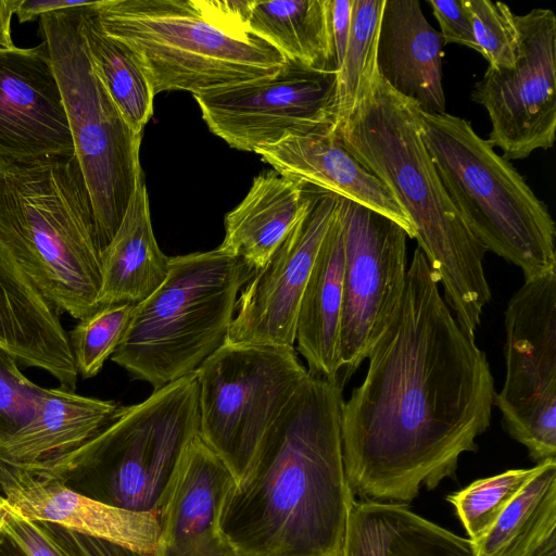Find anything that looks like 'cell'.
<instances>
[{
    "mask_svg": "<svg viewBox=\"0 0 556 556\" xmlns=\"http://www.w3.org/2000/svg\"><path fill=\"white\" fill-rule=\"evenodd\" d=\"M364 381L343 402L342 453L353 492L409 503L455 477L477 450L495 395L490 365L443 300L417 247L401 300L372 346Z\"/></svg>",
    "mask_w": 556,
    "mask_h": 556,
    "instance_id": "cell-1",
    "label": "cell"
},
{
    "mask_svg": "<svg viewBox=\"0 0 556 556\" xmlns=\"http://www.w3.org/2000/svg\"><path fill=\"white\" fill-rule=\"evenodd\" d=\"M343 386L308 374L218 519L240 556H341L354 492L342 453Z\"/></svg>",
    "mask_w": 556,
    "mask_h": 556,
    "instance_id": "cell-2",
    "label": "cell"
},
{
    "mask_svg": "<svg viewBox=\"0 0 556 556\" xmlns=\"http://www.w3.org/2000/svg\"><path fill=\"white\" fill-rule=\"evenodd\" d=\"M345 149L394 195L446 304L475 338L491 291L484 248L447 194L419 131V106L378 74L376 59L350 112L333 123Z\"/></svg>",
    "mask_w": 556,
    "mask_h": 556,
    "instance_id": "cell-3",
    "label": "cell"
},
{
    "mask_svg": "<svg viewBox=\"0 0 556 556\" xmlns=\"http://www.w3.org/2000/svg\"><path fill=\"white\" fill-rule=\"evenodd\" d=\"M250 0H102L103 30L139 61L154 96H193L277 73L287 59L248 26Z\"/></svg>",
    "mask_w": 556,
    "mask_h": 556,
    "instance_id": "cell-4",
    "label": "cell"
},
{
    "mask_svg": "<svg viewBox=\"0 0 556 556\" xmlns=\"http://www.w3.org/2000/svg\"><path fill=\"white\" fill-rule=\"evenodd\" d=\"M0 238L59 313L99 307L102 249L75 153L0 164Z\"/></svg>",
    "mask_w": 556,
    "mask_h": 556,
    "instance_id": "cell-5",
    "label": "cell"
},
{
    "mask_svg": "<svg viewBox=\"0 0 556 556\" xmlns=\"http://www.w3.org/2000/svg\"><path fill=\"white\" fill-rule=\"evenodd\" d=\"M198 397L193 372L154 390L138 404L118 406L104 427L77 448L15 468L58 480L110 506L160 515L199 433Z\"/></svg>",
    "mask_w": 556,
    "mask_h": 556,
    "instance_id": "cell-6",
    "label": "cell"
},
{
    "mask_svg": "<svg viewBox=\"0 0 556 556\" xmlns=\"http://www.w3.org/2000/svg\"><path fill=\"white\" fill-rule=\"evenodd\" d=\"M419 131L464 223L484 248L525 279L556 269V228L521 174L467 119L419 109Z\"/></svg>",
    "mask_w": 556,
    "mask_h": 556,
    "instance_id": "cell-7",
    "label": "cell"
},
{
    "mask_svg": "<svg viewBox=\"0 0 556 556\" xmlns=\"http://www.w3.org/2000/svg\"><path fill=\"white\" fill-rule=\"evenodd\" d=\"M254 273L218 248L170 257L166 279L136 304L112 361L154 390L193 374L225 343L238 292Z\"/></svg>",
    "mask_w": 556,
    "mask_h": 556,
    "instance_id": "cell-8",
    "label": "cell"
},
{
    "mask_svg": "<svg viewBox=\"0 0 556 556\" xmlns=\"http://www.w3.org/2000/svg\"><path fill=\"white\" fill-rule=\"evenodd\" d=\"M86 8L40 16L39 34L56 76L103 252L143 174L139 161L142 134L130 127L93 70L83 31Z\"/></svg>",
    "mask_w": 556,
    "mask_h": 556,
    "instance_id": "cell-9",
    "label": "cell"
},
{
    "mask_svg": "<svg viewBox=\"0 0 556 556\" xmlns=\"http://www.w3.org/2000/svg\"><path fill=\"white\" fill-rule=\"evenodd\" d=\"M194 372L198 434L239 484L307 369L293 346L225 341Z\"/></svg>",
    "mask_w": 556,
    "mask_h": 556,
    "instance_id": "cell-10",
    "label": "cell"
},
{
    "mask_svg": "<svg viewBox=\"0 0 556 556\" xmlns=\"http://www.w3.org/2000/svg\"><path fill=\"white\" fill-rule=\"evenodd\" d=\"M504 326L506 375L493 405L534 462L556 458V269L525 279Z\"/></svg>",
    "mask_w": 556,
    "mask_h": 556,
    "instance_id": "cell-11",
    "label": "cell"
},
{
    "mask_svg": "<svg viewBox=\"0 0 556 556\" xmlns=\"http://www.w3.org/2000/svg\"><path fill=\"white\" fill-rule=\"evenodd\" d=\"M344 242L340 329L342 386L368 357L401 300L406 278V231L390 218L339 197Z\"/></svg>",
    "mask_w": 556,
    "mask_h": 556,
    "instance_id": "cell-12",
    "label": "cell"
},
{
    "mask_svg": "<svg viewBox=\"0 0 556 556\" xmlns=\"http://www.w3.org/2000/svg\"><path fill=\"white\" fill-rule=\"evenodd\" d=\"M515 20L519 42L514 66H488L471 91L491 122L488 141L507 161L552 148L556 132V16L535 8Z\"/></svg>",
    "mask_w": 556,
    "mask_h": 556,
    "instance_id": "cell-13",
    "label": "cell"
},
{
    "mask_svg": "<svg viewBox=\"0 0 556 556\" xmlns=\"http://www.w3.org/2000/svg\"><path fill=\"white\" fill-rule=\"evenodd\" d=\"M336 74L287 60L275 74L193 96L208 129L254 152L333 122Z\"/></svg>",
    "mask_w": 556,
    "mask_h": 556,
    "instance_id": "cell-14",
    "label": "cell"
},
{
    "mask_svg": "<svg viewBox=\"0 0 556 556\" xmlns=\"http://www.w3.org/2000/svg\"><path fill=\"white\" fill-rule=\"evenodd\" d=\"M338 206L337 194L309 186L302 217L248 280L226 341L293 346L301 298Z\"/></svg>",
    "mask_w": 556,
    "mask_h": 556,
    "instance_id": "cell-15",
    "label": "cell"
},
{
    "mask_svg": "<svg viewBox=\"0 0 556 556\" xmlns=\"http://www.w3.org/2000/svg\"><path fill=\"white\" fill-rule=\"evenodd\" d=\"M74 154L47 45L0 50V164Z\"/></svg>",
    "mask_w": 556,
    "mask_h": 556,
    "instance_id": "cell-16",
    "label": "cell"
},
{
    "mask_svg": "<svg viewBox=\"0 0 556 556\" xmlns=\"http://www.w3.org/2000/svg\"><path fill=\"white\" fill-rule=\"evenodd\" d=\"M0 490L9 507L26 519L50 522L140 553L156 551L161 530L157 514L110 506L58 480L2 464Z\"/></svg>",
    "mask_w": 556,
    "mask_h": 556,
    "instance_id": "cell-17",
    "label": "cell"
},
{
    "mask_svg": "<svg viewBox=\"0 0 556 556\" xmlns=\"http://www.w3.org/2000/svg\"><path fill=\"white\" fill-rule=\"evenodd\" d=\"M254 152L282 176L377 212L414 239L413 226L394 195L345 149L333 122L262 146Z\"/></svg>",
    "mask_w": 556,
    "mask_h": 556,
    "instance_id": "cell-18",
    "label": "cell"
},
{
    "mask_svg": "<svg viewBox=\"0 0 556 556\" xmlns=\"http://www.w3.org/2000/svg\"><path fill=\"white\" fill-rule=\"evenodd\" d=\"M233 483L229 469L198 434L160 514L156 556H240L218 528Z\"/></svg>",
    "mask_w": 556,
    "mask_h": 556,
    "instance_id": "cell-19",
    "label": "cell"
},
{
    "mask_svg": "<svg viewBox=\"0 0 556 556\" xmlns=\"http://www.w3.org/2000/svg\"><path fill=\"white\" fill-rule=\"evenodd\" d=\"M0 346L24 367L43 369L75 391L78 374L60 313L0 238Z\"/></svg>",
    "mask_w": 556,
    "mask_h": 556,
    "instance_id": "cell-20",
    "label": "cell"
},
{
    "mask_svg": "<svg viewBox=\"0 0 556 556\" xmlns=\"http://www.w3.org/2000/svg\"><path fill=\"white\" fill-rule=\"evenodd\" d=\"M443 39L417 0H384L376 47L379 76L428 114L445 113Z\"/></svg>",
    "mask_w": 556,
    "mask_h": 556,
    "instance_id": "cell-21",
    "label": "cell"
},
{
    "mask_svg": "<svg viewBox=\"0 0 556 556\" xmlns=\"http://www.w3.org/2000/svg\"><path fill=\"white\" fill-rule=\"evenodd\" d=\"M343 271L344 242L337 211L301 298L295 341L309 375L338 382Z\"/></svg>",
    "mask_w": 556,
    "mask_h": 556,
    "instance_id": "cell-22",
    "label": "cell"
},
{
    "mask_svg": "<svg viewBox=\"0 0 556 556\" xmlns=\"http://www.w3.org/2000/svg\"><path fill=\"white\" fill-rule=\"evenodd\" d=\"M309 186L274 169L255 176L242 201L225 216L218 247L251 270L262 268L306 210Z\"/></svg>",
    "mask_w": 556,
    "mask_h": 556,
    "instance_id": "cell-23",
    "label": "cell"
},
{
    "mask_svg": "<svg viewBox=\"0 0 556 556\" xmlns=\"http://www.w3.org/2000/svg\"><path fill=\"white\" fill-rule=\"evenodd\" d=\"M117 408L113 401L45 388L29 422L0 440V464L28 467L62 456L100 431Z\"/></svg>",
    "mask_w": 556,
    "mask_h": 556,
    "instance_id": "cell-24",
    "label": "cell"
},
{
    "mask_svg": "<svg viewBox=\"0 0 556 556\" xmlns=\"http://www.w3.org/2000/svg\"><path fill=\"white\" fill-rule=\"evenodd\" d=\"M341 556H477L469 539L400 503L363 500L351 509Z\"/></svg>",
    "mask_w": 556,
    "mask_h": 556,
    "instance_id": "cell-25",
    "label": "cell"
},
{
    "mask_svg": "<svg viewBox=\"0 0 556 556\" xmlns=\"http://www.w3.org/2000/svg\"><path fill=\"white\" fill-rule=\"evenodd\" d=\"M169 258L154 237L142 174L116 233L101 255L99 306L146 300L166 279Z\"/></svg>",
    "mask_w": 556,
    "mask_h": 556,
    "instance_id": "cell-26",
    "label": "cell"
},
{
    "mask_svg": "<svg viewBox=\"0 0 556 556\" xmlns=\"http://www.w3.org/2000/svg\"><path fill=\"white\" fill-rule=\"evenodd\" d=\"M248 26L287 60L336 74L329 0H250Z\"/></svg>",
    "mask_w": 556,
    "mask_h": 556,
    "instance_id": "cell-27",
    "label": "cell"
},
{
    "mask_svg": "<svg viewBox=\"0 0 556 556\" xmlns=\"http://www.w3.org/2000/svg\"><path fill=\"white\" fill-rule=\"evenodd\" d=\"M554 530L556 458H549L473 546L477 556H525Z\"/></svg>",
    "mask_w": 556,
    "mask_h": 556,
    "instance_id": "cell-28",
    "label": "cell"
},
{
    "mask_svg": "<svg viewBox=\"0 0 556 556\" xmlns=\"http://www.w3.org/2000/svg\"><path fill=\"white\" fill-rule=\"evenodd\" d=\"M102 0L100 1V3ZM85 9L83 31L93 70L115 105L138 134L153 115L154 93L134 53L101 27L96 8Z\"/></svg>",
    "mask_w": 556,
    "mask_h": 556,
    "instance_id": "cell-29",
    "label": "cell"
},
{
    "mask_svg": "<svg viewBox=\"0 0 556 556\" xmlns=\"http://www.w3.org/2000/svg\"><path fill=\"white\" fill-rule=\"evenodd\" d=\"M543 462L478 479L447 496L472 544L490 532L508 504L540 472Z\"/></svg>",
    "mask_w": 556,
    "mask_h": 556,
    "instance_id": "cell-30",
    "label": "cell"
},
{
    "mask_svg": "<svg viewBox=\"0 0 556 556\" xmlns=\"http://www.w3.org/2000/svg\"><path fill=\"white\" fill-rule=\"evenodd\" d=\"M383 3L384 0H353L350 36L336 74L333 123L353 108L365 74L376 59Z\"/></svg>",
    "mask_w": 556,
    "mask_h": 556,
    "instance_id": "cell-31",
    "label": "cell"
},
{
    "mask_svg": "<svg viewBox=\"0 0 556 556\" xmlns=\"http://www.w3.org/2000/svg\"><path fill=\"white\" fill-rule=\"evenodd\" d=\"M135 306L131 303L101 305L67 332L79 376L87 379L100 372L122 341Z\"/></svg>",
    "mask_w": 556,
    "mask_h": 556,
    "instance_id": "cell-32",
    "label": "cell"
},
{
    "mask_svg": "<svg viewBox=\"0 0 556 556\" xmlns=\"http://www.w3.org/2000/svg\"><path fill=\"white\" fill-rule=\"evenodd\" d=\"M468 11L478 52L494 68L514 66L519 42L516 14L503 2L463 0Z\"/></svg>",
    "mask_w": 556,
    "mask_h": 556,
    "instance_id": "cell-33",
    "label": "cell"
},
{
    "mask_svg": "<svg viewBox=\"0 0 556 556\" xmlns=\"http://www.w3.org/2000/svg\"><path fill=\"white\" fill-rule=\"evenodd\" d=\"M16 358L0 346V440L29 422L45 388L20 370Z\"/></svg>",
    "mask_w": 556,
    "mask_h": 556,
    "instance_id": "cell-34",
    "label": "cell"
},
{
    "mask_svg": "<svg viewBox=\"0 0 556 556\" xmlns=\"http://www.w3.org/2000/svg\"><path fill=\"white\" fill-rule=\"evenodd\" d=\"M2 535L25 556H68L41 522L26 519L11 508L2 528Z\"/></svg>",
    "mask_w": 556,
    "mask_h": 556,
    "instance_id": "cell-35",
    "label": "cell"
},
{
    "mask_svg": "<svg viewBox=\"0 0 556 556\" xmlns=\"http://www.w3.org/2000/svg\"><path fill=\"white\" fill-rule=\"evenodd\" d=\"M68 556H156L132 551L106 540L77 533L60 526L39 521Z\"/></svg>",
    "mask_w": 556,
    "mask_h": 556,
    "instance_id": "cell-36",
    "label": "cell"
},
{
    "mask_svg": "<svg viewBox=\"0 0 556 556\" xmlns=\"http://www.w3.org/2000/svg\"><path fill=\"white\" fill-rule=\"evenodd\" d=\"M440 25L443 43H457L478 51L471 21L463 0H428Z\"/></svg>",
    "mask_w": 556,
    "mask_h": 556,
    "instance_id": "cell-37",
    "label": "cell"
},
{
    "mask_svg": "<svg viewBox=\"0 0 556 556\" xmlns=\"http://www.w3.org/2000/svg\"><path fill=\"white\" fill-rule=\"evenodd\" d=\"M353 0H329L336 74L342 63L351 30Z\"/></svg>",
    "mask_w": 556,
    "mask_h": 556,
    "instance_id": "cell-38",
    "label": "cell"
},
{
    "mask_svg": "<svg viewBox=\"0 0 556 556\" xmlns=\"http://www.w3.org/2000/svg\"><path fill=\"white\" fill-rule=\"evenodd\" d=\"M100 2L88 0H18L14 14L20 23L39 20L40 16L73 8L94 7Z\"/></svg>",
    "mask_w": 556,
    "mask_h": 556,
    "instance_id": "cell-39",
    "label": "cell"
},
{
    "mask_svg": "<svg viewBox=\"0 0 556 556\" xmlns=\"http://www.w3.org/2000/svg\"><path fill=\"white\" fill-rule=\"evenodd\" d=\"M17 2L18 0H0V50L16 47L11 37V20Z\"/></svg>",
    "mask_w": 556,
    "mask_h": 556,
    "instance_id": "cell-40",
    "label": "cell"
},
{
    "mask_svg": "<svg viewBox=\"0 0 556 556\" xmlns=\"http://www.w3.org/2000/svg\"><path fill=\"white\" fill-rule=\"evenodd\" d=\"M525 556H556V530L546 535Z\"/></svg>",
    "mask_w": 556,
    "mask_h": 556,
    "instance_id": "cell-41",
    "label": "cell"
},
{
    "mask_svg": "<svg viewBox=\"0 0 556 556\" xmlns=\"http://www.w3.org/2000/svg\"><path fill=\"white\" fill-rule=\"evenodd\" d=\"M0 556H25L10 540L0 536Z\"/></svg>",
    "mask_w": 556,
    "mask_h": 556,
    "instance_id": "cell-42",
    "label": "cell"
}]
</instances>
